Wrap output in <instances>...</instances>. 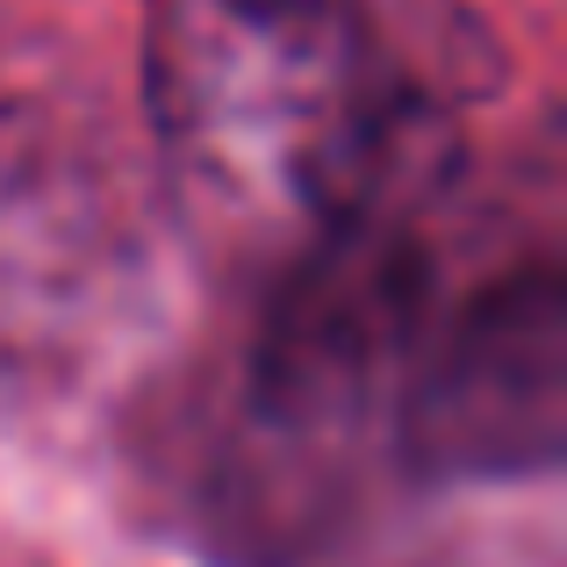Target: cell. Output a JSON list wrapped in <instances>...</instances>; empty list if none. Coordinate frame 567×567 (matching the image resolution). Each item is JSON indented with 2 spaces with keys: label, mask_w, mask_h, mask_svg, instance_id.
I'll list each match as a JSON object with an SVG mask.
<instances>
[{
  "label": "cell",
  "mask_w": 567,
  "mask_h": 567,
  "mask_svg": "<svg viewBox=\"0 0 567 567\" xmlns=\"http://www.w3.org/2000/svg\"><path fill=\"white\" fill-rule=\"evenodd\" d=\"M503 58L453 0H152L144 115L173 202L274 274L360 223L439 216Z\"/></svg>",
  "instance_id": "6da1fadb"
},
{
  "label": "cell",
  "mask_w": 567,
  "mask_h": 567,
  "mask_svg": "<svg viewBox=\"0 0 567 567\" xmlns=\"http://www.w3.org/2000/svg\"><path fill=\"white\" fill-rule=\"evenodd\" d=\"M152 288L115 144L37 80H0V395H51L137 323Z\"/></svg>",
  "instance_id": "7a4b0ae2"
},
{
  "label": "cell",
  "mask_w": 567,
  "mask_h": 567,
  "mask_svg": "<svg viewBox=\"0 0 567 567\" xmlns=\"http://www.w3.org/2000/svg\"><path fill=\"white\" fill-rule=\"evenodd\" d=\"M395 453L416 488L539 482L567 453V280L554 251L460 274L410 388Z\"/></svg>",
  "instance_id": "3957f363"
}]
</instances>
